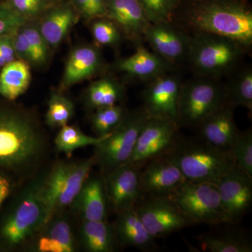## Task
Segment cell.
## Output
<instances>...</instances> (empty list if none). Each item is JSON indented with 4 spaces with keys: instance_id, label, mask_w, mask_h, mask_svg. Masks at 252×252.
Segmentation results:
<instances>
[{
    "instance_id": "30bf717a",
    "label": "cell",
    "mask_w": 252,
    "mask_h": 252,
    "mask_svg": "<svg viewBox=\"0 0 252 252\" xmlns=\"http://www.w3.org/2000/svg\"><path fill=\"white\" fill-rule=\"evenodd\" d=\"M134 209L156 239L165 238L195 225L170 196L142 195Z\"/></svg>"
},
{
    "instance_id": "ab89813d",
    "label": "cell",
    "mask_w": 252,
    "mask_h": 252,
    "mask_svg": "<svg viewBox=\"0 0 252 252\" xmlns=\"http://www.w3.org/2000/svg\"><path fill=\"white\" fill-rule=\"evenodd\" d=\"M14 32L0 36V56L2 57L6 63L12 62L16 60L14 43H13Z\"/></svg>"
},
{
    "instance_id": "ffe728a7",
    "label": "cell",
    "mask_w": 252,
    "mask_h": 252,
    "mask_svg": "<svg viewBox=\"0 0 252 252\" xmlns=\"http://www.w3.org/2000/svg\"><path fill=\"white\" fill-rule=\"evenodd\" d=\"M70 206L82 220H107L109 205L103 174L89 175Z\"/></svg>"
},
{
    "instance_id": "f546056e",
    "label": "cell",
    "mask_w": 252,
    "mask_h": 252,
    "mask_svg": "<svg viewBox=\"0 0 252 252\" xmlns=\"http://www.w3.org/2000/svg\"><path fill=\"white\" fill-rule=\"evenodd\" d=\"M104 137H92L86 135L75 126L66 125L60 128L54 140L55 147L58 152L70 157L78 149L96 145L100 143Z\"/></svg>"
},
{
    "instance_id": "603a6c76",
    "label": "cell",
    "mask_w": 252,
    "mask_h": 252,
    "mask_svg": "<svg viewBox=\"0 0 252 252\" xmlns=\"http://www.w3.org/2000/svg\"><path fill=\"white\" fill-rule=\"evenodd\" d=\"M135 54L117 61V68L127 77L148 82L170 72L174 66L142 45L137 46Z\"/></svg>"
},
{
    "instance_id": "7a4b0ae2",
    "label": "cell",
    "mask_w": 252,
    "mask_h": 252,
    "mask_svg": "<svg viewBox=\"0 0 252 252\" xmlns=\"http://www.w3.org/2000/svg\"><path fill=\"white\" fill-rule=\"evenodd\" d=\"M193 32L219 34L252 46V11L245 0H196L186 15Z\"/></svg>"
},
{
    "instance_id": "ee69618b",
    "label": "cell",
    "mask_w": 252,
    "mask_h": 252,
    "mask_svg": "<svg viewBox=\"0 0 252 252\" xmlns=\"http://www.w3.org/2000/svg\"><path fill=\"white\" fill-rule=\"evenodd\" d=\"M50 1L53 3V4H56V3L61 2L63 0H49Z\"/></svg>"
},
{
    "instance_id": "9c48e42d",
    "label": "cell",
    "mask_w": 252,
    "mask_h": 252,
    "mask_svg": "<svg viewBox=\"0 0 252 252\" xmlns=\"http://www.w3.org/2000/svg\"><path fill=\"white\" fill-rule=\"evenodd\" d=\"M169 196L194 225L230 223L216 185L187 181Z\"/></svg>"
},
{
    "instance_id": "d6a6232c",
    "label": "cell",
    "mask_w": 252,
    "mask_h": 252,
    "mask_svg": "<svg viewBox=\"0 0 252 252\" xmlns=\"http://www.w3.org/2000/svg\"><path fill=\"white\" fill-rule=\"evenodd\" d=\"M22 28L28 37L32 50V66L35 67H44L49 61L51 48L41 34L37 25L30 24L28 23L23 26Z\"/></svg>"
},
{
    "instance_id": "1f68e13d",
    "label": "cell",
    "mask_w": 252,
    "mask_h": 252,
    "mask_svg": "<svg viewBox=\"0 0 252 252\" xmlns=\"http://www.w3.org/2000/svg\"><path fill=\"white\" fill-rule=\"evenodd\" d=\"M74 114V105L71 99L61 93L53 92L48 102L46 124L52 128H61L67 125Z\"/></svg>"
},
{
    "instance_id": "8fae6325",
    "label": "cell",
    "mask_w": 252,
    "mask_h": 252,
    "mask_svg": "<svg viewBox=\"0 0 252 252\" xmlns=\"http://www.w3.org/2000/svg\"><path fill=\"white\" fill-rule=\"evenodd\" d=\"M180 128L178 123L172 119L149 117L127 163L142 168L152 159L165 157L182 137Z\"/></svg>"
},
{
    "instance_id": "44dd1931",
    "label": "cell",
    "mask_w": 252,
    "mask_h": 252,
    "mask_svg": "<svg viewBox=\"0 0 252 252\" xmlns=\"http://www.w3.org/2000/svg\"><path fill=\"white\" fill-rule=\"evenodd\" d=\"M79 13L69 2L53 5L41 16L37 26L51 49H56L77 23Z\"/></svg>"
},
{
    "instance_id": "7c38bea8",
    "label": "cell",
    "mask_w": 252,
    "mask_h": 252,
    "mask_svg": "<svg viewBox=\"0 0 252 252\" xmlns=\"http://www.w3.org/2000/svg\"><path fill=\"white\" fill-rule=\"evenodd\" d=\"M182 82L180 76L170 72L147 82L142 92V107L149 118H165L178 123Z\"/></svg>"
},
{
    "instance_id": "8992f818",
    "label": "cell",
    "mask_w": 252,
    "mask_h": 252,
    "mask_svg": "<svg viewBox=\"0 0 252 252\" xmlns=\"http://www.w3.org/2000/svg\"><path fill=\"white\" fill-rule=\"evenodd\" d=\"M228 104L224 84L216 78L195 77L182 82L179 100L180 127L196 132L209 116Z\"/></svg>"
},
{
    "instance_id": "e575fe53",
    "label": "cell",
    "mask_w": 252,
    "mask_h": 252,
    "mask_svg": "<svg viewBox=\"0 0 252 252\" xmlns=\"http://www.w3.org/2000/svg\"><path fill=\"white\" fill-rule=\"evenodd\" d=\"M231 153L235 165L252 177V130L240 131L233 143Z\"/></svg>"
},
{
    "instance_id": "8d00e7d4",
    "label": "cell",
    "mask_w": 252,
    "mask_h": 252,
    "mask_svg": "<svg viewBox=\"0 0 252 252\" xmlns=\"http://www.w3.org/2000/svg\"><path fill=\"white\" fill-rule=\"evenodd\" d=\"M91 32L94 41L100 45L114 46L122 40V32L115 23L105 17L96 18L91 26Z\"/></svg>"
},
{
    "instance_id": "484cf974",
    "label": "cell",
    "mask_w": 252,
    "mask_h": 252,
    "mask_svg": "<svg viewBox=\"0 0 252 252\" xmlns=\"http://www.w3.org/2000/svg\"><path fill=\"white\" fill-rule=\"evenodd\" d=\"M80 243L88 252H114L119 246L113 223L107 220H82Z\"/></svg>"
},
{
    "instance_id": "cb8c5ba5",
    "label": "cell",
    "mask_w": 252,
    "mask_h": 252,
    "mask_svg": "<svg viewBox=\"0 0 252 252\" xmlns=\"http://www.w3.org/2000/svg\"><path fill=\"white\" fill-rule=\"evenodd\" d=\"M102 65V56L97 47L85 45L75 48L71 51L66 62L61 89H69L90 79L99 72Z\"/></svg>"
},
{
    "instance_id": "2e32d148",
    "label": "cell",
    "mask_w": 252,
    "mask_h": 252,
    "mask_svg": "<svg viewBox=\"0 0 252 252\" xmlns=\"http://www.w3.org/2000/svg\"><path fill=\"white\" fill-rule=\"evenodd\" d=\"M142 195H171L187 182L177 165L167 157L152 159L140 170Z\"/></svg>"
},
{
    "instance_id": "d590c367",
    "label": "cell",
    "mask_w": 252,
    "mask_h": 252,
    "mask_svg": "<svg viewBox=\"0 0 252 252\" xmlns=\"http://www.w3.org/2000/svg\"><path fill=\"white\" fill-rule=\"evenodd\" d=\"M49 0H9L7 6L28 23L39 20L53 6Z\"/></svg>"
},
{
    "instance_id": "f1b7e54d",
    "label": "cell",
    "mask_w": 252,
    "mask_h": 252,
    "mask_svg": "<svg viewBox=\"0 0 252 252\" xmlns=\"http://www.w3.org/2000/svg\"><path fill=\"white\" fill-rule=\"evenodd\" d=\"M125 97V89L114 78L104 77L94 81L86 92V102L91 109L115 105Z\"/></svg>"
},
{
    "instance_id": "4316f807",
    "label": "cell",
    "mask_w": 252,
    "mask_h": 252,
    "mask_svg": "<svg viewBox=\"0 0 252 252\" xmlns=\"http://www.w3.org/2000/svg\"><path fill=\"white\" fill-rule=\"evenodd\" d=\"M31 81V65L17 59L6 63L0 73V94L13 101L28 90Z\"/></svg>"
},
{
    "instance_id": "ba28073f",
    "label": "cell",
    "mask_w": 252,
    "mask_h": 252,
    "mask_svg": "<svg viewBox=\"0 0 252 252\" xmlns=\"http://www.w3.org/2000/svg\"><path fill=\"white\" fill-rule=\"evenodd\" d=\"M148 118L142 107L127 112L120 125L94 147V165L99 167L101 173L127 163Z\"/></svg>"
},
{
    "instance_id": "52a82bcc",
    "label": "cell",
    "mask_w": 252,
    "mask_h": 252,
    "mask_svg": "<svg viewBox=\"0 0 252 252\" xmlns=\"http://www.w3.org/2000/svg\"><path fill=\"white\" fill-rule=\"evenodd\" d=\"M94 165L93 157L77 161H61L44 175L41 195L49 220L55 214L72 205Z\"/></svg>"
},
{
    "instance_id": "4fadbf2b",
    "label": "cell",
    "mask_w": 252,
    "mask_h": 252,
    "mask_svg": "<svg viewBox=\"0 0 252 252\" xmlns=\"http://www.w3.org/2000/svg\"><path fill=\"white\" fill-rule=\"evenodd\" d=\"M140 170L126 163L104 174L109 207L116 214L134 208L142 196Z\"/></svg>"
},
{
    "instance_id": "b9f144b4",
    "label": "cell",
    "mask_w": 252,
    "mask_h": 252,
    "mask_svg": "<svg viewBox=\"0 0 252 252\" xmlns=\"http://www.w3.org/2000/svg\"><path fill=\"white\" fill-rule=\"evenodd\" d=\"M11 189V181L6 175L0 173V206L9 196Z\"/></svg>"
},
{
    "instance_id": "74e56055",
    "label": "cell",
    "mask_w": 252,
    "mask_h": 252,
    "mask_svg": "<svg viewBox=\"0 0 252 252\" xmlns=\"http://www.w3.org/2000/svg\"><path fill=\"white\" fill-rule=\"evenodd\" d=\"M27 23L25 20L13 12L7 6L0 9V36L14 32Z\"/></svg>"
},
{
    "instance_id": "3957f363",
    "label": "cell",
    "mask_w": 252,
    "mask_h": 252,
    "mask_svg": "<svg viewBox=\"0 0 252 252\" xmlns=\"http://www.w3.org/2000/svg\"><path fill=\"white\" fill-rule=\"evenodd\" d=\"M168 157L180 168L186 180L217 185L235 167L231 152L214 147L198 135L181 137Z\"/></svg>"
},
{
    "instance_id": "d6986e66",
    "label": "cell",
    "mask_w": 252,
    "mask_h": 252,
    "mask_svg": "<svg viewBox=\"0 0 252 252\" xmlns=\"http://www.w3.org/2000/svg\"><path fill=\"white\" fill-rule=\"evenodd\" d=\"M235 108L229 104L220 107L203 121L196 135L217 148L231 152L240 132L235 124Z\"/></svg>"
},
{
    "instance_id": "4dcf8cb0",
    "label": "cell",
    "mask_w": 252,
    "mask_h": 252,
    "mask_svg": "<svg viewBox=\"0 0 252 252\" xmlns=\"http://www.w3.org/2000/svg\"><path fill=\"white\" fill-rule=\"evenodd\" d=\"M127 112L120 104L95 109L91 118V124L97 137H105L115 130L124 120Z\"/></svg>"
},
{
    "instance_id": "9a60e30c",
    "label": "cell",
    "mask_w": 252,
    "mask_h": 252,
    "mask_svg": "<svg viewBox=\"0 0 252 252\" xmlns=\"http://www.w3.org/2000/svg\"><path fill=\"white\" fill-rule=\"evenodd\" d=\"M190 38L172 21L151 23L144 33L154 52L174 67L187 61Z\"/></svg>"
},
{
    "instance_id": "60d3db41",
    "label": "cell",
    "mask_w": 252,
    "mask_h": 252,
    "mask_svg": "<svg viewBox=\"0 0 252 252\" xmlns=\"http://www.w3.org/2000/svg\"><path fill=\"white\" fill-rule=\"evenodd\" d=\"M90 3L91 18L105 17L107 0H89Z\"/></svg>"
},
{
    "instance_id": "7bdbcfd3",
    "label": "cell",
    "mask_w": 252,
    "mask_h": 252,
    "mask_svg": "<svg viewBox=\"0 0 252 252\" xmlns=\"http://www.w3.org/2000/svg\"><path fill=\"white\" fill-rule=\"evenodd\" d=\"M6 63L5 62L4 60L2 59L1 56H0V67H3L6 64Z\"/></svg>"
},
{
    "instance_id": "5bb4252c",
    "label": "cell",
    "mask_w": 252,
    "mask_h": 252,
    "mask_svg": "<svg viewBox=\"0 0 252 252\" xmlns=\"http://www.w3.org/2000/svg\"><path fill=\"white\" fill-rule=\"evenodd\" d=\"M230 223L240 224L252 205V177L235 165L216 185Z\"/></svg>"
},
{
    "instance_id": "7402d4cb",
    "label": "cell",
    "mask_w": 252,
    "mask_h": 252,
    "mask_svg": "<svg viewBox=\"0 0 252 252\" xmlns=\"http://www.w3.org/2000/svg\"><path fill=\"white\" fill-rule=\"evenodd\" d=\"M113 223L120 246L132 247L144 252L158 250L155 238L149 233L135 209H129L117 214Z\"/></svg>"
},
{
    "instance_id": "277c9868",
    "label": "cell",
    "mask_w": 252,
    "mask_h": 252,
    "mask_svg": "<svg viewBox=\"0 0 252 252\" xmlns=\"http://www.w3.org/2000/svg\"><path fill=\"white\" fill-rule=\"evenodd\" d=\"M250 52L230 38L205 32H193L187 61L195 75L220 79L228 77L242 66Z\"/></svg>"
},
{
    "instance_id": "5b68a950",
    "label": "cell",
    "mask_w": 252,
    "mask_h": 252,
    "mask_svg": "<svg viewBox=\"0 0 252 252\" xmlns=\"http://www.w3.org/2000/svg\"><path fill=\"white\" fill-rule=\"evenodd\" d=\"M43 177L32 181L24 189L3 221L0 236L6 246H21L39 233L49 221L41 195Z\"/></svg>"
},
{
    "instance_id": "d4e9b609",
    "label": "cell",
    "mask_w": 252,
    "mask_h": 252,
    "mask_svg": "<svg viewBox=\"0 0 252 252\" xmlns=\"http://www.w3.org/2000/svg\"><path fill=\"white\" fill-rule=\"evenodd\" d=\"M63 212V211H62ZM60 212L55 214L42 229L36 240L34 251L39 252H73L77 243L69 220Z\"/></svg>"
},
{
    "instance_id": "6da1fadb",
    "label": "cell",
    "mask_w": 252,
    "mask_h": 252,
    "mask_svg": "<svg viewBox=\"0 0 252 252\" xmlns=\"http://www.w3.org/2000/svg\"><path fill=\"white\" fill-rule=\"evenodd\" d=\"M47 141L41 126L24 109L0 110V169L26 174L46 154Z\"/></svg>"
},
{
    "instance_id": "e0dca14e",
    "label": "cell",
    "mask_w": 252,
    "mask_h": 252,
    "mask_svg": "<svg viewBox=\"0 0 252 252\" xmlns=\"http://www.w3.org/2000/svg\"><path fill=\"white\" fill-rule=\"evenodd\" d=\"M105 18L115 23L123 35L137 46L141 45L151 24L138 0H107Z\"/></svg>"
},
{
    "instance_id": "ac0fdd59",
    "label": "cell",
    "mask_w": 252,
    "mask_h": 252,
    "mask_svg": "<svg viewBox=\"0 0 252 252\" xmlns=\"http://www.w3.org/2000/svg\"><path fill=\"white\" fill-rule=\"evenodd\" d=\"M196 239L203 252H252L251 232L239 224L224 223L212 227Z\"/></svg>"
},
{
    "instance_id": "83f0119b",
    "label": "cell",
    "mask_w": 252,
    "mask_h": 252,
    "mask_svg": "<svg viewBox=\"0 0 252 252\" xmlns=\"http://www.w3.org/2000/svg\"><path fill=\"white\" fill-rule=\"evenodd\" d=\"M228 77V81L223 83L228 103L235 107H245L252 112V67L240 66Z\"/></svg>"
},
{
    "instance_id": "836d02e7",
    "label": "cell",
    "mask_w": 252,
    "mask_h": 252,
    "mask_svg": "<svg viewBox=\"0 0 252 252\" xmlns=\"http://www.w3.org/2000/svg\"><path fill=\"white\" fill-rule=\"evenodd\" d=\"M149 22L172 21L180 0H138Z\"/></svg>"
},
{
    "instance_id": "f35d334b",
    "label": "cell",
    "mask_w": 252,
    "mask_h": 252,
    "mask_svg": "<svg viewBox=\"0 0 252 252\" xmlns=\"http://www.w3.org/2000/svg\"><path fill=\"white\" fill-rule=\"evenodd\" d=\"M23 27V26H22ZM22 27L18 28L13 34V43L16 58L32 66V55L28 37L23 31Z\"/></svg>"
}]
</instances>
